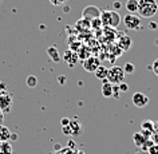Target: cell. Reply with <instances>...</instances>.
<instances>
[{
	"label": "cell",
	"instance_id": "3",
	"mask_svg": "<svg viewBox=\"0 0 158 154\" xmlns=\"http://www.w3.org/2000/svg\"><path fill=\"white\" fill-rule=\"evenodd\" d=\"M110 83L113 85H119L122 82H125V71L123 67L119 66H113L111 69H109L107 78H106Z\"/></svg>",
	"mask_w": 158,
	"mask_h": 154
},
{
	"label": "cell",
	"instance_id": "26",
	"mask_svg": "<svg viewBox=\"0 0 158 154\" xmlns=\"http://www.w3.org/2000/svg\"><path fill=\"white\" fill-rule=\"evenodd\" d=\"M152 70H153V73L158 77V58L156 59V60L153 62V65H152Z\"/></svg>",
	"mask_w": 158,
	"mask_h": 154
},
{
	"label": "cell",
	"instance_id": "8",
	"mask_svg": "<svg viewBox=\"0 0 158 154\" xmlns=\"http://www.w3.org/2000/svg\"><path fill=\"white\" fill-rule=\"evenodd\" d=\"M63 60L67 63V66H69V67H74L79 62V56H78L77 51L67 50L66 52L63 54Z\"/></svg>",
	"mask_w": 158,
	"mask_h": 154
},
{
	"label": "cell",
	"instance_id": "25",
	"mask_svg": "<svg viewBox=\"0 0 158 154\" xmlns=\"http://www.w3.org/2000/svg\"><path fill=\"white\" fill-rule=\"evenodd\" d=\"M148 154H158V145L153 144L148 150Z\"/></svg>",
	"mask_w": 158,
	"mask_h": 154
},
{
	"label": "cell",
	"instance_id": "11",
	"mask_svg": "<svg viewBox=\"0 0 158 154\" xmlns=\"http://www.w3.org/2000/svg\"><path fill=\"white\" fill-rule=\"evenodd\" d=\"M117 40V46L119 47L122 51H127L130 47H131V39H130L127 35H123V34H119L118 35V39Z\"/></svg>",
	"mask_w": 158,
	"mask_h": 154
},
{
	"label": "cell",
	"instance_id": "5",
	"mask_svg": "<svg viewBox=\"0 0 158 154\" xmlns=\"http://www.w3.org/2000/svg\"><path fill=\"white\" fill-rule=\"evenodd\" d=\"M12 105H14V97L11 95L8 91L0 94V110L3 113H10L12 110Z\"/></svg>",
	"mask_w": 158,
	"mask_h": 154
},
{
	"label": "cell",
	"instance_id": "1",
	"mask_svg": "<svg viewBox=\"0 0 158 154\" xmlns=\"http://www.w3.org/2000/svg\"><path fill=\"white\" fill-rule=\"evenodd\" d=\"M158 12V3L156 0H138L137 14L141 18L150 19Z\"/></svg>",
	"mask_w": 158,
	"mask_h": 154
},
{
	"label": "cell",
	"instance_id": "12",
	"mask_svg": "<svg viewBox=\"0 0 158 154\" xmlns=\"http://www.w3.org/2000/svg\"><path fill=\"white\" fill-rule=\"evenodd\" d=\"M114 94V85L110 83L107 79L102 81V95L105 98H111Z\"/></svg>",
	"mask_w": 158,
	"mask_h": 154
},
{
	"label": "cell",
	"instance_id": "15",
	"mask_svg": "<svg viewBox=\"0 0 158 154\" xmlns=\"http://www.w3.org/2000/svg\"><path fill=\"white\" fill-rule=\"evenodd\" d=\"M11 130L7 127L6 125H0V142H4V141H10L11 139Z\"/></svg>",
	"mask_w": 158,
	"mask_h": 154
},
{
	"label": "cell",
	"instance_id": "4",
	"mask_svg": "<svg viewBox=\"0 0 158 154\" xmlns=\"http://www.w3.org/2000/svg\"><path fill=\"white\" fill-rule=\"evenodd\" d=\"M122 22H123L125 27L127 30H131V31H135V30H139L141 28V24H142V19L139 15L137 14H127L122 18Z\"/></svg>",
	"mask_w": 158,
	"mask_h": 154
},
{
	"label": "cell",
	"instance_id": "29",
	"mask_svg": "<svg viewBox=\"0 0 158 154\" xmlns=\"http://www.w3.org/2000/svg\"><path fill=\"white\" fill-rule=\"evenodd\" d=\"M70 122H71V119H69V118H63L60 121V126H69Z\"/></svg>",
	"mask_w": 158,
	"mask_h": 154
},
{
	"label": "cell",
	"instance_id": "22",
	"mask_svg": "<svg viewBox=\"0 0 158 154\" xmlns=\"http://www.w3.org/2000/svg\"><path fill=\"white\" fill-rule=\"evenodd\" d=\"M123 71H125V74H133L134 71H135V66H134L131 62H127V63H125V66H123Z\"/></svg>",
	"mask_w": 158,
	"mask_h": 154
},
{
	"label": "cell",
	"instance_id": "14",
	"mask_svg": "<svg viewBox=\"0 0 158 154\" xmlns=\"http://www.w3.org/2000/svg\"><path fill=\"white\" fill-rule=\"evenodd\" d=\"M107 73H109V69H107V67H105L103 65H101L95 71H94V75H95L97 79L105 81L106 78H107Z\"/></svg>",
	"mask_w": 158,
	"mask_h": 154
},
{
	"label": "cell",
	"instance_id": "16",
	"mask_svg": "<svg viewBox=\"0 0 158 154\" xmlns=\"http://www.w3.org/2000/svg\"><path fill=\"white\" fill-rule=\"evenodd\" d=\"M148 138H149V137H145L141 131H138V133H134V134H133V142L135 144L137 148H139V149H141V146L145 144V141L148 139Z\"/></svg>",
	"mask_w": 158,
	"mask_h": 154
},
{
	"label": "cell",
	"instance_id": "19",
	"mask_svg": "<svg viewBox=\"0 0 158 154\" xmlns=\"http://www.w3.org/2000/svg\"><path fill=\"white\" fill-rule=\"evenodd\" d=\"M70 129H71V135H78L83 131V129L81 127V125L78 122H70Z\"/></svg>",
	"mask_w": 158,
	"mask_h": 154
},
{
	"label": "cell",
	"instance_id": "18",
	"mask_svg": "<svg viewBox=\"0 0 158 154\" xmlns=\"http://www.w3.org/2000/svg\"><path fill=\"white\" fill-rule=\"evenodd\" d=\"M14 149L12 145L10 144V141H4L0 142V154H12Z\"/></svg>",
	"mask_w": 158,
	"mask_h": 154
},
{
	"label": "cell",
	"instance_id": "13",
	"mask_svg": "<svg viewBox=\"0 0 158 154\" xmlns=\"http://www.w3.org/2000/svg\"><path fill=\"white\" fill-rule=\"evenodd\" d=\"M47 55H48L50 59L52 62H55V63L60 62V55H59V51H58V48L55 46H51V47L47 48Z\"/></svg>",
	"mask_w": 158,
	"mask_h": 154
},
{
	"label": "cell",
	"instance_id": "2",
	"mask_svg": "<svg viewBox=\"0 0 158 154\" xmlns=\"http://www.w3.org/2000/svg\"><path fill=\"white\" fill-rule=\"evenodd\" d=\"M101 23L103 27H113V28H117L118 26L121 24L122 18L121 15L118 14V11H101Z\"/></svg>",
	"mask_w": 158,
	"mask_h": 154
},
{
	"label": "cell",
	"instance_id": "6",
	"mask_svg": "<svg viewBox=\"0 0 158 154\" xmlns=\"http://www.w3.org/2000/svg\"><path fill=\"white\" fill-rule=\"evenodd\" d=\"M99 66H101V59L98 56H93L91 55V56H89L87 59L82 60V67L90 74H93Z\"/></svg>",
	"mask_w": 158,
	"mask_h": 154
},
{
	"label": "cell",
	"instance_id": "23",
	"mask_svg": "<svg viewBox=\"0 0 158 154\" xmlns=\"http://www.w3.org/2000/svg\"><path fill=\"white\" fill-rule=\"evenodd\" d=\"M153 144H154V142L152 141V138H148V139L145 141V144L141 146V150H142V152H148L149 148H150V146H152Z\"/></svg>",
	"mask_w": 158,
	"mask_h": 154
},
{
	"label": "cell",
	"instance_id": "17",
	"mask_svg": "<svg viewBox=\"0 0 158 154\" xmlns=\"http://www.w3.org/2000/svg\"><path fill=\"white\" fill-rule=\"evenodd\" d=\"M125 8L129 14H137L138 11V0H127L125 3Z\"/></svg>",
	"mask_w": 158,
	"mask_h": 154
},
{
	"label": "cell",
	"instance_id": "21",
	"mask_svg": "<svg viewBox=\"0 0 158 154\" xmlns=\"http://www.w3.org/2000/svg\"><path fill=\"white\" fill-rule=\"evenodd\" d=\"M26 85L28 86L30 89L36 87V86H38V78L35 77V75H28V77H27V79H26Z\"/></svg>",
	"mask_w": 158,
	"mask_h": 154
},
{
	"label": "cell",
	"instance_id": "7",
	"mask_svg": "<svg viewBox=\"0 0 158 154\" xmlns=\"http://www.w3.org/2000/svg\"><path fill=\"white\" fill-rule=\"evenodd\" d=\"M131 102H133V105L135 106V107L143 109V107H146V106L149 105V97L146 95V94H143V93L138 91V93H134L133 94Z\"/></svg>",
	"mask_w": 158,
	"mask_h": 154
},
{
	"label": "cell",
	"instance_id": "20",
	"mask_svg": "<svg viewBox=\"0 0 158 154\" xmlns=\"http://www.w3.org/2000/svg\"><path fill=\"white\" fill-rule=\"evenodd\" d=\"M90 48H87V47H81V50H79L78 56H79V60H85V59H87L89 56H91V54L89 52Z\"/></svg>",
	"mask_w": 158,
	"mask_h": 154
},
{
	"label": "cell",
	"instance_id": "31",
	"mask_svg": "<svg viewBox=\"0 0 158 154\" xmlns=\"http://www.w3.org/2000/svg\"><path fill=\"white\" fill-rule=\"evenodd\" d=\"M52 4H55V6H59V4H62L63 2H66V0H50Z\"/></svg>",
	"mask_w": 158,
	"mask_h": 154
},
{
	"label": "cell",
	"instance_id": "28",
	"mask_svg": "<svg viewBox=\"0 0 158 154\" xmlns=\"http://www.w3.org/2000/svg\"><path fill=\"white\" fill-rule=\"evenodd\" d=\"M6 91H8V89H7L6 83H3V82H0V94L6 93Z\"/></svg>",
	"mask_w": 158,
	"mask_h": 154
},
{
	"label": "cell",
	"instance_id": "9",
	"mask_svg": "<svg viewBox=\"0 0 158 154\" xmlns=\"http://www.w3.org/2000/svg\"><path fill=\"white\" fill-rule=\"evenodd\" d=\"M82 16L86 19H90V20H91V19H97L101 16V11L95 6H87L83 10V12H82Z\"/></svg>",
	"mask_w": 158,
	"mask_h": 154
},
{
	"label": "cell",
	"instance_id": "33",
	"mask_svg": "<svg viewBox=\"0 0 158 154\" xmlns=\"http://www.w3.org/2000/svg\"><path fill=\"white\" fill-rule=\"evenodd\" d=\"M3 121H4V113H3L2 110H0V125L3 123Z\"/></svg>",
	"mask_w": 158,
	"mask_h": 154
},
{
	"label": "cell",
	"instance_id": "34",
	"mask_svg": "<svg viewBox=\"0 0 158 154\" xmlns=\"http://www.w3.org/2000/svg\"><path fill=\"white\" fill-rule=\"evenodd\" d=\"M11 139H12V141H15V139H18V135H16V134H11Z\"/></svg>",
	"mask_w": 158,
	"mask_h": 154
},
{
	"label": "cell",
	"instance_id": "27",
	"mask_svg": "<svg viewBox=\"0 0 158 154\" xmlns=\"http://www.w3.org/2000/svg\"><path fill=\"white\" fill-rule=\"evenodd\" d=\"M150 138H152V141L154 142V144L158 145V130H154V133L152 134V137Z\"/></svg>",
	"mask_w": 158,
	"mask_h": 154
},
{
	"label": "cell",
	"instance_id": "24",
	"mask_svg": "<svg viewBox=\"0 0 158 154\" xmlns=\"http://www.w3.org/2000/svg\"><path fill=\"white\" fill-rule=\"evenodd\" d=\"M118 89H119L121 93H126V91L129 90V85L126 83V82H122V83L118 85Z\"/></svg>",
	"mask_w": 158,
	"mask_h": 154
},
{
	"label": "cell",
	"instance_id": "32",
	"mask_svg": "<svg viewBox=\"0 0 158 154\" xmlns=\"http://www.w3.org/2000/svg\"><path fill=\"white\" fill-rule=\"evenodd\" d=\"M149 27H150L152 30H156V28H157V23H156V22H150Z\"/></svg>",
	"mask_w": 158,
	"mask_h": 154
},
{
	"label": "cell",
	"instance_id": "30",
	"mask_svg": "<svg viewBox=\"0 0 158 154\" xmlns=\"http://www.w3.org/2000/svg\"><path fill=\"white\" fill-rule=\"evenodd\" d=\"M113 6H114V8H115V11H117V10H119L121 7H122V3L121 2H114Z\"/></svg>",
	"mask_w": 158,
	"mask_h": 154
},
{
	"label": "cell",
	"instance_id": "10",
	"mask_svg": "<svg viewBox=\"0 0 158 154\" xmlns=\"http://www.w3.org/2000/svg\"><path fill=\"white\" fill-rule=\"evenodd\" d=\"M141 133L145 137H152V134L154 133V121L152 119H145L141 122Z\"/></svg>",
	"mask_w": 158,
	"mask_h": 154
}]
</instances>
